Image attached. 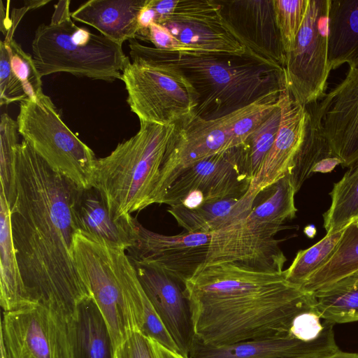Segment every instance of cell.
Wrapping results in <instances>:
<instances>
[{
	"label": "cell",
	"mask_w": 358,
	"mask_h": 358,
	"mask_svg": "<svg viewBox=\"0 0 358 358\" xmlns=\"http://www.w3.org/2000/svg\"><path fill=\"white\" fill-rule=\"evenodd\" d=\"M333 327L334 324L329 323L321 336L312 341L289 334L212 346L194 338L189 358H320L340 350Z\"/></svg>",
	"instance_id": "cell-19"
},
{
	"label": "cell",
	"mask_w": 358,
	"mask_h": 358,
	"mask_svg": "<svg viewBox=\"0 0 358 358\" xmlns=\"http://www.w3.org/2000/svg\"><path fill=\"white\" fill-rule=\"evenodd\" d=\"M251 180L241 145L181 169L166 189L161 203L178 205L192 190L201 192L205 203L239 198L248 192Z\"/></svg>",
	"instance_id": "cell-12"
},
{
	"label": "cell",
	"mask_w": 358,
	"mask_h": 358,
	"mask_svg": "<svg viewBox=\"0 0 358 358\" xmlns=\"http://www.w3.org/2000/svg\"><path fill=\"white\" fill-rule=\"evenodd\" d=\"M313 103V106H306L307 120L304 137L289 174L296 192L303 182L313 174V170L316 165L325 159L337 156L324 134L315 103Z\"/></svg>",
	"instance_id": "cell-30"
},
{
	"label": "cell",
	"mask_w": 358,
	"mask_h": 358,
	"mask_svg": "<svg viewBox=\"0 0 358 358\" xmlns=\"http://www.w3.org/2000/svg\"><path fill=\"white\" fill-rule=\"evenodd\" d=\"M137 238L127 253L133 262L158 268L185 286L205 267L210 234L185 233L168 236L136 223Z\"/></svg>",
	"instance_id": "cell-13"
},
{
	"label": "cell",
	"mask_w": 358,
	"mask_h": 358,
	"mask_svg": "<svg viewBox=\"0 0 358 358\" xmlns=\"http://www.w3.org/2000/svg\"><path fill=\"white\" fill-rule=\"evenodd\" d=\"M67 324L72 358H114L108 324L92 296L77 305Z\"/></svg>",
	"instance_id": "cell-24"
},
{
	"label": "cell",
	"mask_w": 358,
	"mask_h": 358,
	"mask_svg": "<svg viewBox=\"0 0 358 358\" xmlns=\"http://www.w3.org/2000/svg\"><path fill=\"white\" fill-rule=\"evenodd\" d=\"M114 358H156L151 339L134 331L115 350Z\"/></svg>",
	"instance_id": "cell-38"
},
{
	"label": "cell",
	"mask_w": 358,
	"mask_h": 358,
	"mask_svg": "<svg viewBox=\"0 0 358 358\" xmlns=\"http://www.w3.org/2000/svg\"><path fill=\"white\" fill-rule=\"evenodd\" d=\"M278 27L284 50L290 52L306 17L308 0H273Z\"/></svg>",
	"instance_id": "cell-36"
},
{
	"label": "cell",
	"mask_w": 358,
	"mask_h": 358,
	"mask_svg": "<svg viewBox=\"0 0 358 358\" xmlns=\"http://www.w3.org/2000/svg\"><path fill=\"white\" fill-rule=\"evenodd\" d=\"M130 56L180 71L197 94L194 117L212 120L229 115L286 90L285 69L248 52L240 56L209 52L178 53L129 41Z\"/></svg>",
	"instance_id": "cell-3"
},
{
	"label": "cell",
	"mask_w": 358,
	"mask_h": 358,
	"mask_svg": "<svg viewBox=\"0 0 358 358\" xmlns=\"http://www.w3.org/2000/svg\"><path fill=\"white\" fill-rule=\"evenodd\" d=\"M342 231L326 236L319 242L306 250H299L291 265L284 271L285 278L299 287L327 259L338 244Z\"/></svg>",
	"instance_id": "cell-34"
},
{
	"label": "cell",
	"mask_w": 358,
	"mask_h": 358,
	"mask_svg": "<svg viewBox=\"0 0 358 358\" xmlns=\"http://www.w3.org/2000/svg\"><path fill=\"white\" fill-rule=\"evenodd\" d=\"M17 121L2 113L0 122V187L11 206L16 190L17 147L19 144Z\"/></svg>",
	"instance_id": "cell-33"
},
{
	"label": "cell",
	"mask_w": 358,
	"mask_h": 358,
	"mask_svg": "<svg viewBox=\"0 0 358 358\" xmlns=\"http://www.w3.org/2000/svg\"><path fill=\"white\" fill-rule=\"evenodd\" d=\"M184 287L194 338L206 345L289 335L294 319L315 308L313 294L287 281L284 271L213 264Z\"/></svg>",
	"instance_id": "cell-2"
},
{
	"label": "cell",
	"mask_w": 358,
	"mask_h": 358,
	"mask_svg": "<svg viewBox=\"0 0 358 358\" xmlns=\"http://www.w3.org/2000/svg\"><path fill=\"white\" fill-rule=\"evenodd\" d=\"M343 234L358 236V220L349 224L343 231Z\"/></svg>",
	"instance_id": "cell-44"
},
{
	"label": "cell",
	"mask_w": 358,
	"mask_h": 358,
	"mask_svg": "<svg viewBox=\"0 0 358 358\" xmlns=\"http://www.w3.org/2000/svg\"><path fill=\"white\" fill-rule=\"evenodd\" d=\"M257 196L248 190L239 198L206 202L196 208L178 204L170 206L168 212L187 232L210 234L245 219Z\"/></svg>",
	"instance_id": "cell-25"
},
{
	"label": "cell",
	"mask_w": 358,
	"mask_h": 358,
	"mask_svg": "<svg viewBox=\"0 0 358 358\" xmlns=\"http://www.w3.org/2000/svg\"><path fill=\"white\" fill-rule=\"evenodd\" d=\"M79 188L25 141L19 143L10 220L27 305L44 306L67 320L81 301L92 296L73 257Z\"/></svg>",
	"instance_id": "cell-1"
},
{
	"label": "cell",
	"mask_w": 358,
	"mask_h": 358,
	"mask_svg": "<svg viewBox=\"0 0 358 358\" xmlns=\"http://www.w3.org/2000/svg\"><path fill=\"white\" fill-rule=\"evenodd\" d=\"M330 0H308L293 50L287 54L286 84L294 99L308 106L324 96L331 71L328 53Z\"/></svg>",
	"instance_id": "cell-10"
},
{
	"label": "cell",
	"mask_w": 358,
	"mask_h": 358,
	"mask_svg": "<svg viewBox=\"0 0 358 358\" xmlns=\"http://www.w3.org/2000/svg\"><path fill=\"white\" fill-rule=\"evenodd\" d=\"M312 294L324 320L334 324L358 321V271Z\"/></svg>",
	"instance_id": "cell-29"
},
{
	"label": "cell",
	"mask_w": 358,
	"mask_h": 358,
	"mask_svg": "<svg viewBox=\"0 0 358 358\" xmlns=\"http://www.w3.org/2000/svg\"><path fill=\"white\" fill-rule=\"evenodd\" d=\"M338 165H342L341 159L338 156H334L320 162L313 168V173H329Z\"/></svg>",
	"instance_id": "cell-41"
},
{
	"label": "cell",
	"mask_w": 358,
	"mask_h": 358,
	"mask_svg": "<svg viewBox=\"0 0 358 358\" xmlns=\"http://www.w3.org/2000/svg\"><path fill=\"white\" fill-rule=\"evenodd\" d=\"M320 358H358V354L338 350L336 352Z\"/></svg>",
	"instance_id": "cell-43"
},
{
	"label": "cell",
	"mask_w": 358,
	"mask_h": 358,
	"mask_svg": "<svg viewBox=\"0 0 358 358\" xmlns=\"http://www.w3.org/2000/svg\"><path fill=\"white\" fill-rule=\"evenodd\" d=\"M49 2V0L24 1L25 4L23 7L14 8L12 10L10 15L12 18L8 17L3 10L1 8V31L5 35L4 40L10 41L13 38L15 31L27 12L43 6Z\"/></svg>",
	"instance_id": "cell-39"
},
{
	"label": "cell",
	"mask_w": 358,
	"mask_h": 358,
	"mask_svg": "<svg viewBox=\"0 0 358 358\" xmlns=\"http://www.w3.org/2000/svg\"><path fill=\"white\" fill-rule=\"evenodd\" d=\"M304 234L310 238L315 237L317 230L314 225L310 224L306 226L303 229Z\"/></svg>",
	"instance_id": "cell-45"
},
{
	"label": "cell",
	"mask_w": 358,
	"mask_h": 358,
	"mask_svg": "<svg viewBox=\"0 0 358 358\" xmlns=\"http://www.w3.org/2000/svg\"><path fill=\"white\" fill-rule=\"evenodd\" d=\"M131 262L145 294L180 353L189 358L194 332L184 285L158 268Z\"/></svg>",
	"instance_id": "cell-18"
},
{
	"label": "cell",
	"mask_w": 358,
	"mask_h": 358,
	"mask_svg": "<svg viewBox=\"0 0 358 358\" xmlns=\"http://www.w3.org/2000/svg\"><path fill=\"white\" fill-rule=\"evenodd\" d=\"M70 3L59 1L50 23L40 24L35 31L32 57L41 77L67 73L104 81L122 80L129 59L122 45L77 26Z\"/></svg>",
	"instance_id": "cell-6"
},
{
	"label": "cell",
	"mask_w": 358,
	"mask_h": 358,
	"mask_svg": "<svg viewBox=\"0 0 358 358\" xmlns=\"http://www.w3.org/2000/svg\"><path fill=\"white\" fill-rule=\"evenodd\" d=\"M281 94H272L219 118L193 117L178 124L152 195V203L161 204L166 189L181 169L243 145L276 108Z\"/></svg>",
	"instance_id": "cell-7"
},
{
	"label": "cell",
	"mask_w": 358,
	"mask_h": 358,
	"mask_svg": "<svg viewBox=\"0 0 358 358\" xmlns=\"http://www.w3.org/2000/svg\"><path fill=\"white\" fill-rule=\"evenodd\" d=\"M0 301L3 311L27 306L24 284L14 246L10 206L0 187Z\"/></svg>",
	"instance_id": "cell-27"
},
{
	"label": "cell",
	"mask_w": 358,
	"mask_h": 358,
	"mask_svg": "<svg viewBox=\"0 0 358 358\" xmlns=\"http://www.w3.org/2000/svg\"><path fill=\"white\" fill-rule=\"evenodd\" d=\"M157 24L198 52L248 53L227 26L217 0H177L173 11Z\"/></svg>",
	"instance_id": "cell-14"
},
{
	"label": "cell",
	"mask_w": 358,
	"mask_h": 358,
	"mask_svg": "<svg viewBox=\"0 0 358 358\" xmlns=\"http://www.w3.org/2000/svg\"><path fill=\"white\" fill-rule=\"evenodd\" d=\"M177 128L140 121L134 136L96 159L92 186L101 192L114 219L129 217L151 205Z\"/></svg>",
	"instance_id": "cell-5"
},
{
	"label": "cell",
	"mask_w": 358,
	"mask_h": 358,
	"mask_svg": "<svg viewBox=\"0 0 358 358\" xmlns=\"http://www.w3.org/2000/svg\"><path fill=\"white\" fill-rule=\"evenodd\" d=\"M73 257L106 319L115 350L133 332H142L146 294L127 251L79 229Z\"/></svg>",
	"instance_id": "cell-4"
},
{
	"label": "cell",
	"mask_w": 358,
	"mask_h": 358,
	"mask_svg": "<svg viewBox=\"0 0 358 358\" xmlns=\"http://www.w3.org/2000/svg\"><path fill=\"white\" fill-rule=\"evenodd\" d=\"M322 130L344 167L358 166V68L320 102H315Z\"/></svg>",
	"instance_id": "cell-17"
},
{
	"label": "cell",
	"mask_w": 358,
	"mask_h": 358,
	"mask_svg": "<svg viewBox=\"0 0 358 358\" xmlns=\"http://www.w3.org/2000/svg\"><path fill=\"white\" fill-rule=\"evenodd\" d=\"M358 271V236L342 234L338 244L324 263L308 278L301 288L314 292Z\"/></svg>",
	"instance_id": "cell-31"
},
{
	"label": "cell",
	"mask_w": 358,
	"mask_h": 358,
	"mask_svg": "<svg viewBox=\"0 0 358 358\" xmlns=\"http://www.w3.org/2000/svg\"><path fill=\"white\" fill-rule=\"evenodd\" d=\"M281 241L252 230L244 219L210 233L204 268L232 263L256 270L281 273L287 261L279 245Z\"/></svg>",
	"instance_id": "cell-16"
},
{
	"label": "cell",
	"mask_w": 358,
	"mask_h": 358,
	"mask_svg": "<svg viewBox=\"0 0 358 358\" xmlns=\"http://www.w3.org/2000/svg\"><path fill=\"white\" fill-rule=\"evenodd\" d=\"M148 0H90L71 13L73 20L117 43L136 38L138 16Z\"/></svg>",
	"instance_id": "cell-22"
},
{
	"label": "cell",
	"mask_w": 358,
	"mask_h": 358,
	"mask_svg": "<svg viewBox=\"0 0 358 358\" xmlns=\"http://www.w3.org/2000/svg\"><path fill=\"white\" fill-rule=\"evenodd\" d=\"M280 99L282 115L277 136L248 189L257 195L290 173L304 137L306 107L297 102L287 88Z\"/></svg>",
	"instance_id": "cell-20"
},
{
	"label": "cell",
	"mask_w": 358,
	"mask_h": 358,
	"mask_svg": "<svg viewBox=\"0 0 358 358\" xmlns=\"http://www.w3.org/2000/svg\"><path fill=\"white\" fill-rule=\"evenodd\" d=\"M122 75L127 103L140 121L180 124L194 117L197 94L178 69L130 56Z\"/></svg>",
	"instance_id": "cell-9"
},
{
	"label": "cell",
	"mask_w": 358,
	"mask_h": 358,
	"mask_svg": "<svg viewBox=\"0 0 358 358\" xmlns=\"http://www.w3.org/2000/svg\"><path fill=\"white\" fill-rule=\"evenodd\" d=\"M16 121L23 140L52 169L80 188L92 187L97 158L63 122L49 96L20 103Z\"/></svg>",
	"instance_id": "cell-8"
},
{
	"label": "cell",
	"mask_w": 358,
	"mask_h": 358,
	"mask_svg": "<svg viewBox=\"0 0 358 358\" xmlns=\"http://www.w3.org/2000/svg\"><path fill=\"white\" fill-rule=\"evenodd\" d=\"M269 188L271 194L264 201L253 207L245 222L252 230L274 237L278 231L288 228L284 222L296 215L297 208L294 196L296 192L289 174Z\"/></svg>",
	"instance_id": "cell-28"
},
{
	"label": "cell",
	"mask_w": 358,
	"mask_h": 358,
	"mask_svg": "<svg viewBox=\"0 0 358 358\" xmlns=\"http://www.w3.org/2000/svg\"><path fill=\"white\" fill-rule=\"evenodd\" d=\"M328 53L331 70L358 68V0H330Z\"/></svg>",
	"instance_id": "cell-26"
},
{
	"label": "cell",
	"mask_w": 358,
	"mask_h": 358,
	"mask_svg": "<svg viewBox=\"0 0 358 358\" xmlns=\"http://www.w3.org/2000/svg\"><path fill=\"white\" fill-rule=\"evenodd\" d=\"M330 195L331 205L324 214L327 234L339 232L358 220V166L350 168L334 184Z\"/></svg>",
	"instance_id": "cell-32"
},
{
	"label": "cell",
	"mask_w": 358,
	"mask_h": 358,
	"mask_svg": "<svg viewBox=\"0 0 358 358\" xmlns=\"http://www.w3.org/2000/svg\"><path fill=\"white\" fill-rule=\"evenodd\" d=\"M151 342L156 358H187L178 352L166 348L155 340L151 339Z\"/></svg>",
	"instance_id": "cell-42"
},
{
	"label": "cell",
	"mask_w": 358,
	"mask_h": 358,
	"mask_svg": "<svg viewBox=\"0 0 358 358\" xmlns=\"http://www.w3.org/2000/svg\"><path fill=\"white\" fill-rule=\"evenodd\" d=\"M74 212L80 230L102 238L126 251L135 244L138 220L132 216L114 219L97 188H79Z\"/></svg>",
	"instance_id": "cell-21"
},
{
	"label": "cell",
	"mask_w": 358,
	"mask_h": 358,
	"mask_svg": "<svg viewBox=\"0 0 358 358\" xmlns=\"http://www.w3.org/2000/svg\"><path fill=\"white\" fill-rule=\"evenodd\" d=\"M234 36L252 55L285 69L273 0H217Z\"/></svg>",
	"instance_id": "cell-15"
},
{
	"label": "cell",
	"mask_w": 358,
	"mask_h": 358,
	"mask_svg": "<svg viewBox=\"0 0 358 358\" xmlns=\"http://www.w3.org/2000/svg\"><path fill=\"white\" fill-rule=\"evenodd\" d=\"M281 115L280 98L276 108L252 131L243 144L248 172L252 179L257 173L274 143L279 129Z\"/></svg>",
	"instance_id": "cell-35"
},
{
	"label": "cell",
	"mask_w": 358,
	"mask_h": 358,
	"mask_svg": "<svg viewBox=\"0 0 358 358\" xmlns=\"http://www.w3.org/2000/svg\"><path fill=\"white\" fill-rule=\"evenodd\" d=\"M43 94L32 56L14 40L0 42V105L35 99Z\"/></svg>",
	"instance_id": "cell-23"
},
{
	"label": "cell",
	"mask_w": 358,
	"mask_h": 358,
	"mask_svg": "<svg viewBox=\"0 0 358 358\" xmlns=\"http://www.w3.org/2000/svg\"><path fill=\"white\" fill-rule=\"evenodd\" d=\"M205 203V198L201 192L192 190L188 192L179 204L187 208H196Z\"/></svg>",
	"instance_id": "cell-40"
},
{
	"label": "cell",
	"mask_w": 358,
	"mask_h": 358,
	"mask_svg": "<svg viewBox=\"0 0 358 358\" xmlns=\"http://www.w3.org/2000/svg\"><path fill=\"white\" fill-rule=\"evenodd\" d=\"M136 39L149 41L155 48L173 52H198L191 47L178 40L164 27L157 23H152L148 30L140 35Z\"/></svg>",
	"instance_id": "cell-37"
},
{
	"label": "cell",
	"mask_w": 358,
	"mask_h": 358,
	"mask_svg": "<svg viewBox=\"0 0 358 358\" xmlns=\"http://www.w3.org/2000/svg\"><path fill=\"white\" fill-rule=\"evenodd\" d=\"M2 358H72L67 320L40 304L3 311Z\"/></svg>",
	"instance_id": "cell-11"
}]
</instances>
